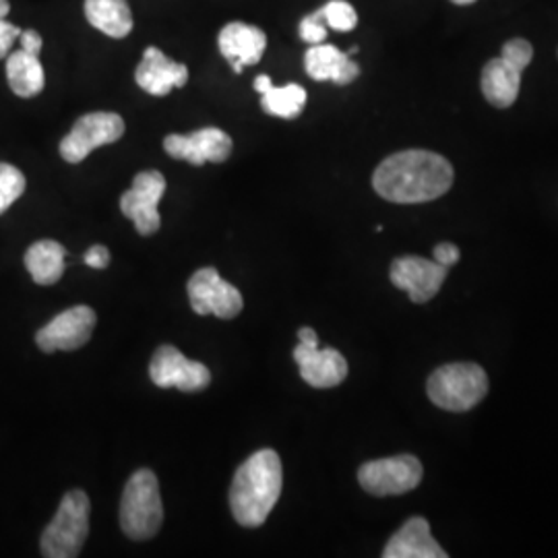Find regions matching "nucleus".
<instances>
[{"mask_svg":"<svg viewBox=\"0 0 558 558\" xmlns=\"http://www.w3.org/2000/svg\"><path fill=\"white\" fill-rule=\"evenodd\" d=\"M502 59L515 64L519 71H525V66L534 59V46L523 38L509 40L502 46Z\"/></svg>","mask_w":558,"mask_h":558,"instance_id":"obj_27","label":"nucleus"},{"mask_svg":"<svg viewBox=\"0 0 558 558\" xmlns=\"http://www.w3.org/2000/svg\"><path fill=\"white\" fill-rule=\"evenodd\" d=\"M521 73L509 60L493 59L482 71V94L495 108H511L521 89Z\"/></svg>","mask_w":558,"mask_h":558,"instance_id":"obj_19","label":"nucleus"},{"mask_svg":"<svg viewBox=\"0 0 558 558\" xmlns=\"http://www.w3.org/2000/svg\"><path fill=\"white\" fill-rule=\"evenodd\" d=\"M385 558H447V553L430 534V525L424 518L408 519L393 538L387 542Z\"/></svg>","mask_w":558,"mask_h":558,"instance_id":"obj_18","label":"nucleus"},{"mask_svg":"<svg viewBox=\"0 0 558 558\" xmlns=\"http://www.w3.org/2000/svg\"><path fill=\"white\" fill-rule=\"evenodd\" d=\"M25 193V177L15 166L0 161V216Z\"/></svg>","mask_w":558,"mask_h":558,"instance_id":"obj_24","label":"nucleus"},{"mask_svg":"<svg viewBox=\"0 0 558 558\" xmlns=\"http://www.w3.org/2000/svg\"><path fill=\"white\" fill-rule=\"evenodd\" d=\"M306 75L315 81H333L336 85H350L359 80L360 66L348 52L331 44H315L304 57Z\"/></svg>","mask_w":558,"mask_h":558,"instance_id":"obj_17","label":"nucleus"},{"mask_svg":"<svg viewBox=\"0 0 558 558\" xmlns=\"http://www.w3.org/2000/svg\"><path fill=\"white\" fill-rule=\"evenodd\" d=\"M85 17L110 38H126L133 29V13L126 0H85Z\"/></svg>","mask_w":558,"mask_h":558,"instance_id":"obj_22","label":"nucleus"},{"mask_svg":"<svg viewBox=\"0 0 558 558\" xmlns=\"http://www.w3.org/2000/svg\"><path fill=\"white\" fill-rule=\"evenodd\" d=\"M166 193V179L158 170L140 172L133 186L120 197V211L135 223L141 236H151L160 230L161 218L158 211L161 197Z\"/></svg>","mask_w":558,"mask_h":558,"instance_id":"obj_9","label":"nucleus"},{"mask_svg":"<svg viewBox=\"0 0 558 558\" xmlns=\"http://www.w3.org/2000/svg\"><path fill=\"white\" fill-rule=\"evenodd\" d=\"M232 140L221 129H201L191 135H168L163 140V149L170 158L184 160L193 166H203L207 161L221 163L232 156Z\"/></svg>","mask_w":558,"mask_h":558,"instance_id":"obj_12","label":"nucleus"},{"mask_svg":"<svg viewBox=\"0 0 558 558\" xmlns=\"http://www.w3.org/2000/svg\"><path fill=\"white\" fill-rule=\"evenodd\" d=\"M300 343H306V345H319V338H317V331L311 329V327H302L299 331Z\"/></svg>","mask_w":558,"mask_h":558,"instance_id":"obj_32","label":"nucleus"},{"mask_svg":"<svg viewBox=\"0 0 558 558\" xmlns=\"http://www.w3.org/2000/svg\"><path fill=\"white\" fill-rule=\"evenodd\" d=\"M21 32L23 29H20L17 25H13L7 20L0 21V60L7 59L11 54L13 41L20 38Z\"/></svg>","mask_w":558,"mask_h":558,"instance_id":"obj_28","label":"nucleus"},{"mask_svg":"<svg viewBox=\"0 0 558 558\" xmlns=\"http://www.w3.org/2000/svg\"><path fill=\"white\" fill-rule=\"evenodd\" d=\"M456 179L447 158L426 149H405L389 156L373 174V186L391 203H428L442 197Z\"/></svg>","mask_w":558,"mask_h":558,"instance_id":"obj_1","label":"nucleus"},{"mask_svg":"<svg viewBox=\"0 0 558 558\" xmlns=\"http://www.w3.org/2000/svg\"><path fill=\"white\" fill-rule=\"evenodd\" d=\"M163 521L160 484L151 470L135 472L122 493L120 500V527L131 539L154 538Z\"/></svg>","mask_w":558,"mask_h":558,"instance_id":"obj_3","label":"nucleus"},{"mask_svg":"<svg viewBox=\"0 0 558 558\" xmlns=\"http://www.w3.org/2000/svg\"><path fill=\"white\" fill-rule=\"evenodd\" d=\"M11 11V2L9 0H0V21L4 20Z\"/></svg>","mask_w":558,"mask_h":558,"instance_id":"obj_34","label":"nucleus"},{"mask_svg":"<svg viewBox=\"0 0 558 558\" xmlns=\"http://www.w3.org/2000/svg\"><path fill=\"white\" fill-rule=\"evenodd\" d=\"M327 27L336 29V32H352L359 25V13L356 9L345 2V0H329L323 7Z\"/></svg>","mask_w":558,"mask_h":558,"instance_id":"obj_25","label":"nucleus"},{"mask_svg":"<svg viewBox=\"0 0 558 558\" xmlns=\"http://www.w3.org/2000/svg\"><path fill=\"white\" fill-rule=\"evenodd\" d=\"M149 377L161 389L177 387L184 393H197L211 383L209 368L195 360L184 359L174 345H161L156 350L149 364Z\"/></svg>","mask_w":558,"mask_h":558,"instance_id":"obj_10","label":"nucleus"},{"mask_svg":"<svg viewBox=\"0 0 558 558\" xmlns=\"http://www.w3.org/2000/svg\"><path fill=\"white\" fill-rule=\"evenodd\" d=\"M447 267L437 260L422 257H399L393 260L389 278L393 286L403 290L412 302L424 304L439 294L440 286L447 278Z\"/></svg>","mask_w":558,"mask_h":558,"instance_id":"obj_13","label":"nucleus"},{"mask_svg":"<svg viewBox=\"0 0 558 558\" xmlns=\"http://www.w3.org/2000/svg\"><path fill=\"white\" fill-rule=\"evenodd\" d=\"M218 44L223 59L232 62L234 73H242L244 66L257 64L263 59L267 48V36L255 25L234 21L221 29Z\"/></svg>","mask_w":558,"mask_h":558,"instance_id":"obj_16","label":"nucleus"},{"mask_svg":"<svg viewBox=\"0 0 558 558\" xmlns=\"http://www.w3.org/2000/svg\"><path fill=\"white\" fill-rule=\"evenodd\" d=\"M94 327H96L94 308L81 304L60 313L59 317H54L46 327H41L36 336V343L46 354L77 350L89 341Z\"/></svg>","mask_w":558,"mask_h":558,"instance_id":"obj_11","label":"nucleus"},{"mask_svg":"<svg viewBox=\"0 0 558 558\" xmlns=\"http://www.w3.org/2000/svg\"><path fill=\"white\" fill-rule=\"evenodd\" d=\"M135 80L143 92L151 96H168L174 87H184L189 81V69L168 59L160 48L149 46L137 66Z\"/></svg>","mask_w":558,"mask_h":558,"instance_id":"obj_15","label":"nucleus"},{"mask_svg":"<svg viewBox=\"0 0 558 558\" xmlns=\"http://www.w3.org/2000/svg\"><path fill=\"white\" fill-rule=\"evenodd\" d=\"M300 377L315 389H331L348 377V362L333 348L299 343L294 350Z\"/></svg>","mask_w":558,"mask_h":558,"instance_id":"obj_14","label":"nucleus"},{"mask_svg":"<svg viewBox=\"0 0 558 558\" xmlns=\"http://www.w3.org/2000/svg\"><path fill=\"white\" fill-rule=\"evenodd\" d=\"M459 257H461V253H459L458 246L456 244H451V242H442V244H437V248H435V260L442 265V267H453L456 263H458Z\"/></svg>","mask_w":558,"mask_h":558,"instance_id":"obj_29","label":"nucleus"},{"mask_svg":"<svg viewBox=\"0 0 558 558\" xmlns=\"http://www.w3.org/2000/svg\"><path fill=\"white\" fill-rule=\"evenodd\" d=\"M306 89L300 87L296 83H290L286 87H269L263 94L260 106L269 117H278V119L292 120L300 117V112L306 106Z\"/></svg>","mask_w":558,"mask_h":558,"instance_id":"obj_23","label":"nucleus"},{"mask_svg":"<svg viewBox=\"0 0 558 558\" xmlns=\"http://www.w3.org/2000/svg\"><path fill=\"white\" fill-rule=\"evenodd\" d=\"M7 81L15 96L20 98H36L46 85V75L40 57L25 52L23 48L7 57Z\"/></svg>","mask_w":558,"mask_h":558,"instance_id":"obj_20","label":"nucleus"},{"mask_svg":"<svg viewBox=\"0 0 558 558\" xmlns=\"http://www.w3.org/2000/svg\"><path fill=\"white\" fill-rule=\"evenodd\" d=\"M424 468L414 456L375 459L359 470L360 486L373 497H398L414 490L422 482Z\"/></svg>","mask_w":558,"mask_h":558,"instance_id":"obj_6","label":"nucleus"},{"mask_svg":"<svg viewBox=\"0 0 558 558\" xmlns=\"http://www.w3.org/2000/svg\"><path fill=\"white\" fill-rule=\"evenodd\" d=\"M300 38L315 46V44H323L327 40V21H325V13H323V7L319 11L306 15L304 20L300 21Z\"/></svg>","mask_w":558,"mask_h":558,"instance_id":"obj_26","label":"nucleus"},{"mask_svg":"<svg viewBox=\"0 0 558 558\" xmlns=\"http://www.w3.org/2000/svg\"><path fill=\"white\" fill-rule=\"evenodd\" d=\"M430 401L447 412H468L488 393V377L474 362H453L437 368L426 383Z\"/></svg>","mask_w":558,"mask_h":558,"instance_id":"obj_4","label":"nucleus"},{"mask_svg":"<svg viewBox=\"0 0 558 558\" xmlns=\"http://www.w3.org/2000/svg\"><path fill=\"white\" fill-rule=\"evenodd\" d=\"M453 4H461V7H465V4H474L476 0H451Z\"/></svg>","mask_w":558,"mask_h":558,"instance_id":"obj_35","label":"nucleus"},{"mask_svg":"<svg viewBox=\"0 0 558 558\" xmlns=\"http://www.w3.org/2000/svg\"><path fill=\"white\" fill-rule=\"evenodd\" d=\"M66 248L57 240L34 242L25 253V267L38 286H54L64 274Z\"/></svg>","mask_w":558,"mask_h":558,"instance_id":"obj_21","label":"nucleus"},{"mask_svg":"<svg viewBox=\"0 0 558 558\" xmlns=\"http://www.w3.org/2000/svg\"><path fill=\"white\" fill-rule=\"evenodd\" d=\"M83 260H85V265H89L94 269H104V267L110 265V251L106 246H101V244H96V246H92L85 253Z\"/></svg>","mask_w":558,"mask_h":558,"instance_id":"obj_30","label":"nucleus"},{"mask_svg":"<svg viewBox=\"0 0 558 558\" xmlns=\"http://www.w3.org/2000/svg\"><path fill=\"white\" fill-rule=\"evenodd\" d=\"M124 135V120L114 112H92L81 117L71 133L60 141V156L69 163H80L101 145L117 143Z\"/></svg>","mask_w":558,"mask_h":558,"instance_id":"obj_8","label":"nucleus"},{"mask_svg":"<svg viewBox=\"0 0 558 558\" xmlns=\"http://www.w3.org/2000/svg\"><path fill=\"white\" fill-rule=\"evenodd\" d=\"M281 484V459L274 449H260L246 459L236 470L230 488V509L240 525H263L278 505Z\"/></svg>","mask_w":558,"mask_h":558,"instance_id":"obj_2","label":"nucleus"},{"mask_svg":"<svg viewBox=\"0 0 558 558\" xmlns=\"http://www.w3.org/2000/svg\"><path fill=\"white\" fill-rule=\"evenodd\" d=\"M274 83L269 80V75H259L257 80H255V92H259L260 96L271 87Z\"/></svg>","mask_w":558,"mask_h":558,"instance_id":"obj_33","label":"nucleus"},{"mask_svg":"<svg viewBox=\"0 0 558 558\" xmlns=\"http://www.w3.org/2000/svg\"><path fill=\"white\" fill-rule=\"evenodd\" d=\"M89 497L83 490L64 495L59 511L41 534V555L46 558L80 557L89 534Z\"/></svg>","mask_w":558,"mask_h":558,"instance_id":"obj_5","label":"nucleus"},{"mask_svg":"<svg viewBox=\"0 0 558 558\" xmlns=\"http://www.w3.org/2000/svg\"><path fill=\"white\" fill-rule=\"evenodd\" d=\"M20 40L21 48H23L25 52L40 57L44 40H41V36L38 32H34V29H25V32H21Z\"/></svg>","mask_w":558,"mask_h":558,"instance_id":"obj_31","label":"nucleus"},{"mask_svg":"<svg viewBox=\"0 0 558 558\" xmlns=\"http://www.w3.org/2000/svg\"><path fill=\"white\" fill-rule=\"evenodd\" d=\"M186 290L193 311L201 317L214 315L220 319H234L244 308V299L239 288L221 278L214 267H203L195 271L193 278L189 279Z\"/></svg>","mask_w":558,"mask_h":558,"instance_id":"obj_7","label":"nucleus"}]
</instances>
